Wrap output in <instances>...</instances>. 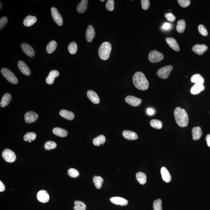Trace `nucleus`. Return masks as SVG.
<instances>
[{
	"mask_svg": "<svg viewBox=\"0 0 210 210\" xmlns=\"http://www.w3.org/2000/svg\"><path fill=\"white\" fill-rule=\"evenodd\" d=\"M174 116L177 124L180 127H187L189 123L188 116L185 110L177 107L174 111Z\"/></svg>",
	"mask_w": 210,
	"mask_h": 210,
	"instance_id": "nucleus-1",
	"label": "nucleus"
},
{
	"mask_svg": "<svg viewBox=\"0 0 210 210\" xmlns=\"http://www.w3.org/2000/svg\"><path fill=\"white\" fill-rule=\"evenodd\" d=\"M132 80L135 87L138 90L145 91L148 89L149 83L142 72H138L135 73Z\"/></svg>",
	"mask_w": 210,
	"mask_h": 210,
	"instance_id": "nucleus-2",
	"label": "nucleus"
},
{
	"mask_svg": "<svg viewBox=\"0 0 210 210\" xmlns=\"http://www.w3.org/2000/svg\"><path fill=\"white\" fill-rule=\"evenodd\" d=\"M112 50L111 44L108 42L102 43L98 50L100 58L102 60H106L109 58Z\"/></svg>",
	"mask_w": 210,
	"mask_h": 210,
	"instance_id": "nucleus-3",
	"label": "nucleus"
},
{
	"mask_svg": "<svg viewBox=\"0 0 210 210\" xmlns=\"http://www.w3.org/2000/svg\"><path fill=\"white\" fill-rule=\"evenodd\" d=\"M1 72L3 76L6 79L7 81L13 84H16L18 83L17 77L11 71L7 68H2Z\"/></svg>",
	"mask_w": 210,
	"mask_h": 210,
	"instance_id": "nucleus-4",
	"label": "nucleus"
},
{
	"mask_svg": "<svg viewBox=\"0 0 210 210\" xmlns=\"http://www.w3.org/2000/svg\"><path fill=\"white\" fill-rule=\"evenodd\" d=\"M172 69V65H167V66L162 67L158 70L156 74L159 77L162 79H166L169 77V74Z\"/></svg>",
	"mask_w": 210,
	"mask_h": 210,
	"instance_id": "nucleus-5",
	"label": "nucleus"
},
{
	"mask_svg": "<svg viewBox=\"0 0 210 210\" xmlns=\"http://www.w3.org/2000/svg\"><path fill=\"white\" fill-rule=\"evenodd\" d=\"M2 156L4 160L8 163L14 162L16 158V154L14 152L9 149H6L4 150Z\"/></svg>",
	"mask_w": 210,
	"mask_h": 210,
	"instance_id": "nucleus-6",
	"label": "nucleus"
},
{
	"mask_svg": "<svg viewBox=\"0 0 210 210\" xmlns=\"http://www.w3.org/2000/svg\"><path fill=\"white\" fill-rule=\"evenodd\" d=\"M163 55L157 51H152L149 53L148 59L152 63H158L163 59Z\"/></svg>",
	"mask_w": 210,
	"mask_h": 210,
	"instance_id": "nucleus-7",
	"label": "nucleus"
},
{
	"mask_svg": "<svg viewBox=\"0 0 210 210\" xmlns=\"http://www.w3.org/2000/svg\"><path fill=\"white\" fill-rule=\"evenodd\" d=\"M51 13L52 18L54 22L59 26H62L63 23V19L57 9L55 7L51 8Z\"/></svg>",
	"mask_w": 210,
	"mask_h": 210,
	"instance_id": "nucleus-8",
	"label": "nucleus"
},
{
	"mask_svg": "<svg viewBox=\"0 0 210 210\" xmlns=\"http://www.w3.org/2000/svg\"><path fill=\"white\" fill-rule=\"evenodd\" d=\"M125 101L128 104L133 107L139 106L142 102V100L141 99L131 95L126 97Z\"/></svg>",
	"mask_w": 210,
	"mask_h": 210,
	"instance_id": "nucleus-9",
	"label": "nucleus"
},
{
	"mask_svg": "<svg viewBox=\"0 0 210 210\" xmlns=\"http://www.w3.org/2000/svg\"><path fill=\"white\" fill-rule=\"evenodd\" d=\"M37 198L38 201L42 203H47L50 200V196L46 190H41L38 192Z\"/></svg>",
	"mask_w": 210,
	"mask_h": 210,
	"instance_id": "nucleus-10",
	"label": "nucleus"
},
{
	"mask_svg": "<svg viewBox=\"0 0 210 210\" xmlns=\"http://www.w3.org/2000/svg\"><path fill=\"white\" fill-rule=\"evenodd\" d=\"M25 120L27 123H31L35 122L38 118V115L34 112L30 111L25 113Z\"/></svg>",
	"mask_w": 210,
	"mask_h": 210,
	"instance_id": "nucleus-11",
	"label": "nucleus"
},
{
	"mask_svg": "<svg viewBox=\"0 0 210 210\" xmlns=\"http://www.w3.org/2000/svg\"><path fill=\"white\" fill-rule=\"evenodd\" d=\"M21 48L23 51L28 56L32 57L35 55V51L31 46L27 43H23L21 45Z\"/></svg>",
	"mask_w": 210,
	"mask_h": 210,
	"instance_id": "nucleus-12",
	"label": "nucleus"
},
{
	"mask_svg": "<svg viewBox=\"0 0 210 210\" xmlns=\"http://www.w3.org/2000/svg\"><path fill=\"white\" fill-rule=\"evenodd\" d=\"M18 66L22 74L27 76L30 75L31 70L29 67L23 61H19L18 63Z\"/></svg>",
	"mask_w": 210,
	"mask_h": 210,
	"instance_id": "nucleus-13",
	"label": "nucleus"
},
{
	"mask_svg": "<svg viewBox=\"0 0 210 210\" xmlns=\"http://www.w3.org/2000/svg\"><path fill=\"white\" fill-rule=\"evenodd\" d=\"M208 47L205 44H196L193 46L192 50L197 55H202L208 50Z\"/></svg>",
	"mask_w": 210,
	"mask_h": 210,
	"instance_id": "nucleus-14",
	"label": "nucleus"
},
{
	"mask_svg": "<svg viewBox=\"0 0 210 210\" xmlns=\"http://www.w3.org/2000/svg\"><path fill=\"white\" fill-rule=\"evenodd\" d=\"M95 32L94 28L92 25H89L86 31V40L88 42H91L93 41V39L95 38Z\"/></svg>",
	"mask_w": 210,
	"mask_h": 210,
	"instance_id": "nucleus-15",
	"label": "nucleus"
},
{
	"mask_svg": "<svg viewBox=\"0 0 210 210\" xmlns=\"http://www.w3.org/2000/svg\"><path fill=\"white\" fill-rule=\"evenodd\" d=\"M88 97L92 103L95 104L99 103L100 100L97 93L93 90H90L87 92Z\"/></svg>",
	"mask_w": 210,
	"mask_h": 210,
	"instance_id": "nucleus-16",
	"label": "nucleus"
},
{
	"mask_svg": "<svg viewBox=\"0 0 210 210\" xmlns=\"http://www.w3.org/2000/svg\"><path fill=\"white\" fill-rule=\"evenodd\" d=\"M110 201L114 204L120 205L121 206H126L128 203V201L126 199L117 196L111 198Z\"/></svg>",
	"mask_w": 210,
	"mask_h": 210,
	"instance_id": "nucleus-17",
	"label": "nucleus"
},
{
	"mask_svg": "<svg viewBox=\"0 0 210 210\" xmlns=\"http://www.w3.org/2000/svg\"><path fill=\"white\" fill-rule=\"evenodd\" d=\"M59 71L56 70H53L51 71L48 77L46 79V82L49 84H53L55 81V78L59 76Z\"/></svg>",
	"mask_w": 210,
	"mask_h": 210,
	"instance_id": "nucleus-18",
	"label": "nucleus"
},
{
	"mask_svg": "<svg viewBox=\"0 0 210 210\" xmlns=\"http://www.w3.org/2000/svg\"><path fill=\"white\" fill-rule=\"evenodd\" d=\"M192 138L195 141L199 140L202 136V129L199 126L193 128L192 130Z\"/></svg>",
	"mask_w": 210,
	"mask_h": 210,
	"instance_id": "nucleus-19",
	"label": "nucleus"
},
{
	"mask_svg": "<svg viewBox=\"0 0 210 210\" xmlns=\"http://www.w3.org/2000/svg\"><path fill=\"white\" fill-rule=\"evenodd\" d=\"M125 138L129 140H135L138 139V137L135 132L129 130H125L122 133Z\"/></svg>",
	"mask_w": 210,
	"mask_h": 210,
	"instance_id": "nucleus-20",
	"label": "nucleus"
},
{
	"mask_svg": "<svg viewBox=\"0 0 210 210\" xmlns=\"http://www.w3.org/2000/svg\"><path fill=\"white\" fill-rule=\"evenodd\" d=\"M166 42L168 45L172 48L173 50L176 51H179L180 48L177 41L174 39L171 38H167L166 39Z\"/></svg>",
	"mask_w": 210,
	"mask_h": 210,
	"instance_id": "nucleus-21",
	"label": "nucleus"
},
{
	"mask_svg": "<svg viewBox=\"0 0 210 210\" xmlns=\"http://www.w3.org/2000/svg\"><path fill=\"white\" fill-rule=\"evenodd\" d=\"M60 115L68 120H73L75 117L74 113L71 111H67L66 110H62L60 112Z\"/></svg>",
	"mask_w": 210,
	"mask_h": 210,
	"instance_id": "nucleus-22",
	"label": "nucleus"
},
{
	"mask_svg": "<svg viewBox=\"0 0 210 210\" xmlns=\"http://www.w3.org/2000/svg\"><path fill=\"white\" fill-rule=\"evenodd\" d=\"M37 19L35 16L29 15L27 16L23 21V24L27 27L32 26L37 22Z\"/></svg>",
	"mask_w": 210,
	"mask_h": 210,
	"instance_id": "nucleus-23",
	"label": "nucleus"
},
{
	"mask_svg": "<svg viewBox=\"0 0 210 210\" xmlns=\"http://www.w3.org/2000/svg\"><path fill=\"white\" fill-rule=\"evenodd\" d=\"M161 173L162 179L164 181L167 183H169L171 181L172 178H171V174L166 168L162 167L161 169Z\"/></svg>",
	"mask_w": 210,
	"mask_h": 210,
	"instance_id": "nucleus-24",
	"label": "nucleus"
},
{
	"mask_svg": "<svg viewBox=\"0 0 210 210\" xmlns=\"http://www.w3.org/2000/svg\"><path fill=\"white\" fill-rule=\"evenodd\" d=\"M89 1L88 0H82L80 4L77 7V11L79 13H84L87 9Z\"/></svg>",
	"mask_w": 210,
	"mask_h": 210,
	"instance_id": "nucleus-25",
	"label": "nucleus"
},
{
	"mask_svg": "<svg viewBox=\"0 0 210 210\" xmlns=\"http://www.w3.org/2000/svg\"><path fill=\"white\" fill-rule=\"evenodd\" d=\"M191 81L196 84H203L204 80L200 74H196L191 77Z\"/></svg>",
	"mask_w": 210,
	"mask_h": 210,
	"instance_id": "nucleus-26",
	"label": "nucleus"
},
{
	"mask_svg": "<svg viewBox=\"0 0 210 210\" xmlns=\"http://www.w3.org/2000/svg\"><path fill=\"white\" fill-rule=\"evenodd\" d=\"M205 86L203 84H195L192 86L190 92L192 94L197 95L204 90Z\"/></svg>",
	"mask_w": 210,
	"mask_h": 210,
	"instance_id": "nucleus-27",
	"label": "nucleus"
},
{
	"mask_svg": "<svg viewBox=\"0 0 210 210\" xmlns=\"http://www.w3.org/2000/svg\"><path fill=\"white\" fill-rule=\"evenodd\" d=\"M53 132L54 134L61 138L66 137L68 135V131L65 129L59 127L55 128L53 129Z\"/></svg>",
	"mask_w": 210,
	"mask_h": 210,
	"instance_id": "nucleus-28",
	"label": "nucleus"
},
{
	"mask_svg": "<svg viewBox=\"0 0 210 210\" xmlns=\"http://www.w3.org/2000/svg\"><path fill=\"white\" fill-rule=\"evenodd\" d=\"M11 95L10 93H6L3 96L1 102V106L4 108L9 104L11 100Z\"/></svg>",
	"mask_w": 210,
	"mask_h": 210,
	"instance_id": "nucleus-29",
	"label": "nucleus"
},
{
	"mask_svg": "<svg viewBox=\"0 0 210 210\" xmlns=\"http://www.w3.org/2000/svg\"><path fill=\"white\" fill-rule=\"evenodd\" d=\"M106 141V138L104 135H100L94 138L93 143L94 145L97 146H99L101 145L104 144Z\"/></svg>",
	"mask_w": 210,
	"mask_h": 210,
	"instance_id": "nucleus-30",
	"label": "nucleus"
},
{
	"mask_svg": "<svg viewBox=\"0 0 210 210\" xmlns=\"http://www.w3.org/2000/svg\"><path fill=\"white\" fill-rule=\"evenodd\" d=\"M136 177L137 180L140 184L144 185L147 181L146 175L144 173L138 172L136 174Z\"/></svg>",
	"mask_w": 210,
	"mask_h": 210,
	"instance_id": "nucleus-31",
	"label": "nucleus"
},
{
	"mask_svg": "<svg viewBox=\"0 0 210 210\" xmlns=\"http://www.w3.org/2000/svg\"><path fill=\"white\" fill-rule=\"evenodd\" d=\"M57 45V43L56 41H52L50 42L46 47L47 53L49 54L53 53L56 50Z\"/></svg>",
	"mask_w": 210,
	"mask_h": 210,
	"instance_id": "nucleus-32",
	"label": "nucleus"
},
{
	"mask_svg": "<svg viewBox=\"0 0 210 210\" xmlns=\"http://www.w3.org/2000/svg\"><path fill=\"white\" fill-rule=\"evenodd\" d=\"M186 26L185 21L183 20H179L176 26L177 32L179 33H182L184 32V30L185 29Z\"/></svg>",
	"mask_w": 210,
	"mask_h": 210,
	"instance_id": "nucleus-33",
	"label": "nucleus"
},
{
	"mask_svg": "<svg viewBox=\"0 0 210 210\" xmlns=\"http://www.w3.org/2000/svg\"><path fill=\"white\" fill-rule=\"evenodd\" d=\"M93 181L94 183L95 187L98 189H100L102 187L104 179L102 177L95 176L93 177Z\"/></svg>",
	"mask_w": 210,
	"mask_h": 210,
	"instance_id": "nucleus-34",
	"label": "nucleus"
},
{
	"mask_svg": "<svg viewBox=\"0 0 210 210\" xmlns=\"http://www.w3.org/2000/svg\"><path fill=\"white\" fill-rule=\"evenodd\" d=\"M75 206L74 207V210H86V206L84 202L80 201H75L74 202Z\"/></svg>",
	"mask_w": 210,
	"mask_h": 210,
	"instance_id": "nucleus-35",
	"label": "nucleus"
},
{
	"mask_svg": "<svg viewBox=\"0 0 210 210\" xmlns=\"http://www.w3.org/2000/svg\"><path fill=\"white\" fill-rule=\"evenodd\" d=\"M150 126L151 127L156 129H160L162 127V122L158 120H152L150 122Z\"/></svg>",
	"mask_w": 210,
	"mask_h": 210,
	"instance_id": "nucleus-36",
	"label": "nucleus"
},
{
	"mask_svg": "<svg viewBox=\"0 0 210 210\" xmlns=\"http://www.w3.org/2000/svg\"><path fill=\"white\" fill-rule=\"evenodd\" d=\"M68 49L70 54L74 55L76 54L77 50V46L76 43L72 42L69 44Z\"/></svg>",
	"mask_w": 210,
	"mask_h": 210,
	"instance_id": "nucleus-37",
	"label": "nucleus"
},
{
	"mask_svg": "<svg viewBox=\"0 0 210 210\" xmlns=\"http://www.w3.org/2000/svg\"><path fill=\"white\" fill-rule=\"evenodd\" d=\"M36 138V134L34 132H28L24 135L23 139L25 141H34Z\"/></svg>",
	"mask_w": 210,
	"mask_h": 210,
	"instance_id": "nucleus-38",
	"label": "nucleus"
},
{
	"mask_svg": "<svg viewBox=\"0 0 210 210\" xmlns=\"http://www.w3.org/2000/svg\"><path fill=\"white\" fill-rule=\"evenodd\" d=\"M153 208L154 210H162L161 200L158 199L155 200L153 202Z\"/></svg>",
	"mask_w": 210,
	"mask_h": 210,
	"instance_id": "nucleus-39",
	"label": "nucleus"
},
{
	"mask_svg": "<svg viewBox=\"0 0 210 210\" xmlns=\"http://www.w3.org/2000/svg\"><path fill=\"white\" fill-rule=\"evenodd\" d=\"M56 146L57 145L56 143L52 141H47L44 144V148L47 150L54 149Z\"/></svg>",
	"mask_w": 210,
	"mask_h": 210,
	"instance_id": "nucleus-40",
	"label": "nucleus"
},
{
	"mask_svg": "<svg viewBox=\"0 0 210 210\" xmlns=\"http://www.w3.org/2000/svg\"><path fill=\"white\" fill-rule=\"evenodd\" d=\"M68 174L71 178H76L80 175L79 172L76 169L71 168L68 171Z\"/></svg>",
	"mask_w": 210,
	"mask_h": 210,
	"instance_id": "nucleus-41",
	"label": "nucleus"
},
{
	"mask_svg": "<svg viewBox=\"0 0 210 210\" xmlns=\"http://www.w3.org/2000/svg\"><path fill=\"white\" fill-rule=\"evenodd\" d=\"M114 1L113 0H108L106 3V8L109 11H112L114 10Z\"/></svg>",
	"mask_w": 210,
	"mask_h": 210,
	"instance_id": "nucleus-42",
	"label": "nucleus"
},
{
	"mask_svg": "<svg viewBox=\"0 0 210 210\" xmlns=\"http://www.w3.org/2000/svg\"><path fill=\"white\" fill-rule=\"evenodd\" d=\"M198 30H199L200 33L203 36H207L208 35V31L205 27L203 25H199L198 27Z\"/></svg>",
	"mask_w": 210,
	"mask_h": 210,
	"instance_id": "nucleus-43",
	"label": "nucleus"
},
{
	"mask_svg": "<svg viewBox=\"0 0 210 210\" xmlns=\"http://www.w3.org/2000/svg\"><path fill=\"white\" fill-rule=\"evenodd\" d=\"M178 2L179 5L183 8L188 7L190 4V1L189 0H178Z\"/></svg>",
	"mask_w": 210,
	"mask_h": 210,
	"instance_id": "nucleus-44",
	"label": "nucleus"
},
{
	"mask_svg": "<svg viewBox=\"0 0 210 210\" xmlns=\"http://www.w3.org/2000/svg\"><path fill=\"white\" fill-rule=\"evenodd\" d=\"M141 5L143 9L147 10L150 6V1L149 0H141Z\"/></svg>",
	"mask_w": 210,
	"mask_h": 210,
	"instance_id": "nucleus-45",
	"label": "nucleus"
},
{
	"mask_svg": "<svg viewBox=\"0 0 210 210\" xmlns=\"http://www.w3.org/2000/svg\"><path fill=\"white\" fill-rule=\"evenodd\" d=\"M165 18H166L169 21L173 22L175 20V17L172 13H166L165 15Z\"/></svg>",
	"mask_w": 210,
	"mask_h": 210,
	"instance_id": "nucleus-46",
	"label": "nucleus"
},
{
	"mask_svg": "<svg viewBox=\"0 0 210 210\" xmlns=\"http://www.w3.org/2000/svg\"><path fill=\"white\" fill-rule=\"evenodd\" d=\"M8 19L6 17L1 18L0 20V29H2L3 28L6 24Z\"/></svg>",
	"mask_w": 210,
	"mask_h": 210,
	"instance_id": "nucleus-47",
	"label": "nucleus"
},
{
	"mask_svg": "<svg viewBox=\"0 0 210 210\" xmlns=\"http://www.w3.org/2000/svg\"><path fill=\"white\" fill-rule=\"evenodd\" d=\"M171 25L170 23H166L164 24L162 28L165 30H168L171 29Z\"/></svg>",
	"mask_w": 210,
	"mask_h": 210,
	"instance_id": "nucleus-48",
	"label": "nucleus"
},
{
	"mask_svg": "<svg viewBox=\"0 0 210 210\" xmlns=\"http://www.w3.org/2000/svg\"><path fill=\"white\" fill-rule=\"evenodd\" d=\"M147 113L149 115L151 116L154 114V110L152 108H148L147 109Z\"/></svg>",
	"mask_w": 210,
	"mask_h": 210,
	"instance_id": "nucleus-49",
	"label": "nucleus"
},
{
	"mask_svg": "<svg viewBox=\"0 0 210 210\" xmlns=\"http://www.w3.org/2000/svg\"><path fill=\"white\" fill-rule=\"evenodd\" d=\"M5 190V185L2 181H0V191H4Z\"/></svg>",
	"mask_w": 210,
	"mask_h": 210,
	"instance_id": "nucleus-50",
	"label": "nucleus"
},
{
	"mask_svg": "<svg viewBox=\"0 0 210 210\" xmlns=\"http://www.w3.org/2000/svg\"><path fill=\"white\" fill-rule=\"evenodd\" d=\"M205 140H206L208 146L210 147V134H208L206 135Z\"/></svg>",
	"mask_w": 210,
	"mask_h": 210,
	"instance_id": "nucleus-51",
	"label": "nucleus"
},
{
	"mask_svg": "<svg viewBox=\"0 0 210 210\" xmlns=\"http://www.w3.org/2000/svg\"><path fill=\"white\" fill-rule=\"evenodd\" d=\"M101 2H104V1H104V0H101Z\"/></svg>",
	"mask_w": 210,
	"mask_h": 210,
	"instance_id": "nucleus-52",
	"label": "nucleus"
},
{
	"mask_svg": "<svg viewBox=\"0 0 210 210\" xmlns=\"http://www.w3.org/2000/svg\"><path fill=\"white\" fill-rule=\"evenodd\" d=\"M29 142H31V141H29Z\"/></svg>",
	"mask_w": 210,
	"mask_h": 210,
	"instance_id": "nucleus-53",
	"label": "nucleus"
},
{
	"mask_svg": "<svg viewBox=\"0 0 210 210\" xmlns=\"http://www.w3.org/2000/svg\"><path fill=\"white\" fill-rule=\"evenodd\" d=\"M1 6H2V4L1 3Z\"/></svg>",
	"mask_w": 210,
	"mask_h": 210,
	"instance_id": "nucleus-54",
	"label": "nucleus"
}]
</instances>
